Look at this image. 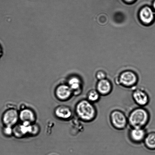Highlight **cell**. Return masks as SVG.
Listing matches in <instances>:
<instances>
[{"label":"cell","instance_id":"obj_1","mask_svg":"<svg viewBox=\"0 0 155 155\" xmlns=\"http://www.w3.org/2000/svg\"><path fill=\"white\" fill-rule=\"evenodd\" d=\"M127 118L131 128H145L150 121V115L146 109L140 107L132 110Z\"/></svg>","mask_w":155,"mask_h":155},{"label":"cell","instance_id":"obj_2","mask_svg":"<svg viewBox=\"0 0 155 155\" xmlns=\"http://www.w3.org/2000/svg\"><path fill=\"white\" fill-rule=\"evenodd\" d=\"M76 112L79 118L85 122L93 121L96 118L97 111L93 103L86 100L79 102L76 106Z\"/></svg>","mask_w":155,"mask_h":155},{"label":"cell","instance_id":"obj_3","mask_svg":"<svg viewBox=\"0 0 155 155\" xmlns=\"http://www.w3.org/2000/svg\"><path fill=\"white\" fill-rule=\"evenodd\" d=\"M110 120L112 127L117 130H123L128 124L127 117L120 110H115L111 112Z\"/></svg>","mask_w":155,"mask_h":155},{"label":"cell","instance_id":"obj_4","mask_svg":"<svg viewBox=\"0 0 155 155\" xmlns=\"http://www.w3.org/2000/svg\"><path fill=\"white\" fill-rule=\"evenodd\" d=\"M132 97L135 103L140 107H144L149 103V96L143 88L134 89L132 94Z\"/></svg>","mask_w":155,"mask_h":155},{"label":"cell","instance_id":"obj_5","mask_svg":"<svg viewBox=\"0 0 155 155\" xmlns=\"http://www.w3.org/2000/svg\"><path fill=\"white\" fill-rule=\"evenodd\" d=\"M147 135L145 128H131L129 132L128 136L131 142L140 144L143 142Z\"/></svg>","mask_w":155,"mask_h":155},{"label":"cell","instance_id":"obj_6","mask_svg":"<svg viewBox=\"0 0 155 155\" xmlns=\"http://www.w3.org/2000/svg\"><path fill=\"white\" fill-rule=\"evenodd\" d=\"M137 81V77L134 73L130 72H126L121 75L119 83L124 87L130 88L135 86Z\"/></svg>","mask_w":155,"mask_h":155},{"label":"cell","instance_id":"obj_7","mask_svg":"<svg viewBox=\"0 0 155 155\" xmlns=\"http://www.w3.org/2000/svg\"><path fill=\"white\" fill-rule=\"evenodd\" d=\"M19 118L17 111L14 109H8L3 114V122L6 126L12 127L16 124Z\"/></svg>","mask_w":155,"mask_h":155},{"label":"cell","instance_id":"obj_8","mask_svg":"<svg viewBox=\"0 0 155 155\" xmlns=\"http://www.w3.org/2000/svg\"><path fill=\"white\" fill-rule=\"evenodd\" d=\"M55 93L56 97L59 100L65 101L71 97L73 92L68 85L62 84L56 88Z\"/></svg>","mask_w":155,"mask_h":155},{"label":"cell","instance_id":"obj_9","mask_svg":"<svg viewBox=\"0 0 155 155\" xmlns=\"http://www.w3.org/2000/svg\"><path fill=\"white\" fill-rule=\"evenodd\" d=\"M112 86L108 80L106 79L99 80L96 85V90L100 95L106 96L111 93L112 91Z\"/></svg>","mask_w":155,"mask_h":155},{"label":"cell","instance_id":"obj_10","mask_svg":"<svg viewBox=\"0 0 155 155\" xmlns=\"http://www.w3.org/2000/svg\"><path fill=\"white\" fill-rule=\"evenodd\" d=\"M19 118L23 123L31 124L35 121L36 117L34 112L31 109H24L19 114Z\"/></svg>","mask_w":155,"mask_h":155},{"label":"cell","instance_id":"obj_11","mask_svg":"<svg viewBox=\"0 0 155 155\" xmlns=\"http://www.w3.org/2000/svg\"><path fill=\"white\" fill-rule=\"evenodd\" d=\"M55 114L58 118L60 119H69L72 116V113L69 107L65 106H60L56 108Z\"/></svg>","mask_w":155,"mask_h":155},{"label":"cell","instance_id":"obj_12","mask_svg":"<svg viewBox=\"0 0 155 155\" xmlns=\"http://www.w3.org/2000/svg\"><path fill=\"white\" fill-rule=\"evenodd\" d=\"M140 17L144 22L147 24L150 23L153 20L154 14L150 8L145 7L141 11Z\"/></svg>","mask_w":155,"mask_h":155},{"label":"cell","instance_id":"obj_13","mask_svg":"<svg viewBox=\"0 0 155 155\" xmlns=\"http://www.w3.org/2000/svg\"><path fill=\"white\" fill-rule=\"evenodd\" d=\"M68 86L71 88L72 92L75 94H79L81 92L82 83L78 78L73 77L71 78L68 82Z\"/></svg>","mask_w":155,"mask_h":155},{"label":"cell","instance_id":"obj_14","mask_svg":"<svg viewBox=\"0 0 155 155\" xmlns=\"http://www.w3.org/2000/svg\"><path fill=\"white\" fill-rule=\"evenodd\" d=\"M143 143L146 147L148 149L155 150V132L147 134Z\"/></svg>","mask_w":155,"mask_h":155},{"label":"cell","instance_id":"obj_15","mask_svg":"<svg viewBox=\"0 0 155 155\" xmlns=\"http://www.w3.org/2000/svg\"><path fill=\"white\" fill-rule=\"evenodd\" d=\"M101 96L96 89H92L88 92L86 97L88 101L94 104L99 100Z\"/></svg>","mask_w":155,"mask_h":155},{"label":"cell","instance_id":"obj_16","mask_svg":"<svg viewBox=\"0 0 155 155\" xmlns=\"http://www.w3.org/2000/svg\"><path fill=\"white\" fill-rule=\"evenodd\" d=\"M13 130H12V127L6 126L4 129V133L6 136H9L12 134Z\"/></svg>","mask_w":155,"mask_h":155},{"label":"cell","instance_id":"obj_17","mask_svg":"<svg viewBox=\"0 0 155 155\" xmlns=\"http://www.w3.org/2000/svg\"><path fill=\"white\" fill-rule=\"evenodd\" d=\"M96 77L97 79L99 81L105 79L106 75L103 72H99L97 74Z\"/></svg>","mask_w":155,"mask_h":155},{"label":"cell","instance_id":"obj_18","mask_svg":"<svg viewBox=\"0 0 155 155\" xmlns=\"http://www.w3.org/2000/svg\"><path fill=\"white\" fill-rule=\"evenodd\" d=\"M4 57V51L2 47L0 45V61H2Z\"/></svg>","mask_w":155,"mask_h":155},{"label":"cell","instance_id":"obj_19","mask_svg":"<svg viewBox=\"0 0 155 155\" xmlns=\"http://www.w3.org/2000/svg\"><path fill=\"white\" fill-rule=\"evenodd\" d=\"M126 1H128V2H130V1H133V0H126Z\"/></svg>","mask_w":155,"mask_h":155},{"label":"cell","instance_id":"obj_20","mask_svg":"<svg viewBox=\"0 0 155 155\" xmlns=\"http://www.w3.org/2000/svg\"><path fill=\"white\" fill-rule=\"evenodd\" d=\"M154 8L155 9V1L154 2Z\"/></svg>","mask_w":155,"mask_h":155}]
</instances>
